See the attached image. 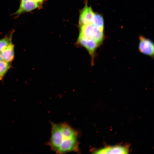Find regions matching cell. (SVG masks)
Returning a JSON list of instances; mask_svg holds the SVG:
<instances>
[{
    "label": "cell",
    "instance_id": "obj_1",
    "mask_svg": "<svg viewBox=\"0 0 154 154\" xmlns=\"http://www.w3.org/2000/svg\"><path fill=\"white\" fill-rule=\"evenodd\" d=\"M50 123L51 135L47 145L51 149L58 154L72 152L80 153L78 140L80 131L66 122Z\"/></svg>",
    "mask_w": 154,
    "mask_h": 154
},
{
    "label": "cell",
    "instance_id": "obj_2",
    "mask_svg": "<svg viewBox=\"0 0 154 154\" xmlns=\"http://www.w3.org/2000/svg\"><path fill=\"white\" fill-rule=\"evenodd\" d=\"M138 50L141 53L153 58L154 46L152 41L142 36L139 37Z\"/></svg>",
    "mask_w": 154,
    "mask_h": 154
},
{
    "label": "cell",
    "instance_id": "obj_3",
    "mask_svg": "<svg viewBox=\"0 0 154 154\" xmlns=\"http://www.w3.org/2000/svg\"><path fill=\"white\" fill-rule=\"evenodd\" d=\"M20 3L19 9L13 14L16 17L40 8L39 6L33 0H20Z\"/></svg>",
    "mask_w": 154,
    "mask_h": 154
},
{
    "label": "cell",
    "instance_id": "obj_4",
    "mask_svg": "<svg viewBox=\"0 0 154 154\" xmlns=\"http://www.w3.org/2000/svg\"><path fill=\"white\" fill-rule=\"evenodd\" d=\"M93 152L96 154H127L128 153L129 149L127 147L116 145L106 147Z\"/></svg>",
    "mask_w": 154,
    "mask_h": 154
},
{
    "label": "cell",
    "instance_id": "obj_5",
    "mask_svg": "<svg viewBox=\"0 0 154 154\" xmlns=\"http://www.w3.org/2000/svg\"><path fill=\"white\" fill-rule=\"evenodd\" d=\"M94 14L91 7L86 5L80 14L79 20L80 26L92 24Z\"/></svg>",
    "mask_w": 154,
    "mask_h": 154
},
{
    "label": "cell",
    "instance_id": "obj_6",
    "mask_svg": "<svg viewBox=\"0 0 154 154\" xmlns=\"http://www.w3.org/2000/svg\"><path fill=\"white\" fill-rule=\"evenodd\" d=\"M2 60L11 62L13 60L14 56V45L12 42L0 52Z\"/></svg>",
    "mask_w": 154,
    "mask_h": 154
},
{
    "label": "cell",
    "instance_id": "obj_7",
    "mask_svg": "<svg viewBox=\"0 0 154 154\" xmlns=\"http://www.w3.org/2000/svg\"><path fill=\"white\" fill-rule=\"evenodd\" d=\"M90 39L94 41L98 46L102 44L104 39V35L102 31L93 26L91 33Z\"/></svg>",
    "mask_w": 154,
    "mask_h": 154
},
{
    "label": "cell",
    "instance_id": "obj_8",
    "mask_svg": "<svg viewBox=\"0 0 154 154\" xmlns=\"http://www.w3.org/2000/svg\"><path fill=\"white\" fill-rule=\"evenodd\" d=\"M92 24L94 27L103 31L104 21L101 15L98 14L94 13Z\"/></svg>",
    "mask_w": 154,
    "mask_h": 154
},
{
    "label": "cell",
    "instance_id": "obj_9",
    "mask_svg": "<svg viewBox=\"0 0 154 154\" xmlns=\"http://www.w3.org/2000/svg\"><path fill=\"white\" fill-rule=\"evenodd\" d=\"M14 31L13 30L3 38L0 39V52L12 42L13 35Z\"/></svg>",
    "mask_w": 154,
    "mask_h": 154
},
{
    "label": "cell",
    "instance_id": "obj_10",
    "mask_svg": "<svg viewBox=\"0 0 154 154\" xmlns=\"http://www.w3.org/2000/svg\"><path fill=\"white\" fill-rule=\"evenodd\" d=\"M10 63L3 60L0 61V80L3 79L5 75L10 68Z\"/></svg>",
    "mask_w": 154,
    "mask_h": 154
},
{
    "label": "cell",
    "instance_id": "obj_11",
    "mask_svg": "<svg viewBox=\"0 0 154 154\" xmlns=\"http://www.w3.org/2000/svg\"><path fill=\"white\" fill-rule=\"evenodd\" d=\"M40 7L41 5L42 4L44 0H33Z\"/></svg>",
    "mask_w": 154,
    "mask_h": 154
},
{
    "label": "cell",
    "instance_id": "obj_12",
    "mask_svg": "<svg viewBox=\"0 0 154 154\" xmlns=\"http://www.w3.org/2000/svg\"><path fill=\"white\" fill-rule=\"evenodd\" d=\"M2 60V58H1V54H0V61H1Z\"/></svg>",
    "mask_w": 154,
    "mask_h": 154
}]
</instances>
